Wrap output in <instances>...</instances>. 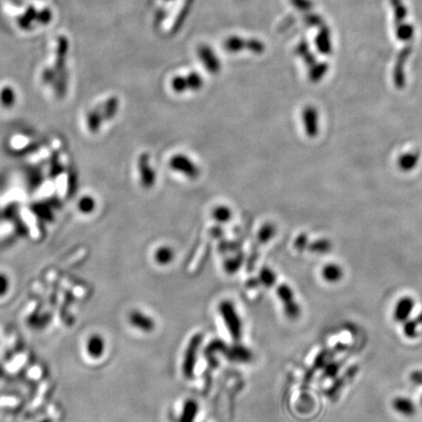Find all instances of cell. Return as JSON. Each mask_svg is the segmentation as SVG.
Listing matches in <instances>:
<instances>
[{"label": "cell", "mask_w": 422, "mask_h": 422, "mask_svg": "<svg viewBox=\"0 0 422 422\" xmlns=\"http://www.w3.org/2000/svg\"><path fill=\"white\" fill-rule=\"evenodd\" d=\"M168 164L172 170L178 172L192 180L198 179L201 175V168L199 165L184 154H176L172 156Z\"/></svg>", "instance_id": "cell-4"}, {"label": "cell", "mask_w": 422, "mask_h": 422, "mask_svg": "<svg viewBox=\"0 0 422 422\" xmlns=\"http://www.w3.org/2000/svg\"><path fill=\"white\" fill-rule=\"evenodd\" d=\"M301 119L306 135L309 138H316L320 132V114L318 109L313 105H307L302 109Z\"/></svg>", "instance_id": "cell-7"}, {"label": "cell", "mask_w": 422, "mask_h": 422, "mask_svg": "<svg viewBox=\"0 0 422 422\" xmlns=\"http://www.w3.org/2000/svg\"><path fill=\"white\" fill-rule=\"evenodd\" d=\"M391 3L393 6L395 17L396 36L401 41H409L414 34V30L411 25L406 22L407 16L406 6L404 5L402 0H391Z\"/></svg>", "instance_id": "cell-2"}, {"label": "cell", "mask_w": 422, "mask_h": 422, "mask_svg": "<svg viewBox=\"0 0 422 422\" xmlns=\"http://www.w3.org/2000/svg\"><path fill=\"white\" fill-rule=\"evenodd\" d=\"M243 262H244V254L238 253L235 256L227 258L224 261L223 267H224V270L226 271V273H228L230 275H233L240 268Z\"/></svg>", "instance_id": "cell-27"}, {"label": "cell", "mask_w": 422, "mask_h": 422, "mask_svg": "<svg viewBox=\"0 0 422 422\" xmlns=\"http://www.w3.org/2000/svg\"><path fill=\"white\" fill-rule=\"evenodd\" d=\"M128 323L131 327L144 333H151L156 329L155 320L151 316L137 309L129 313Z\"/></svg>", "instance_id": "cell-9"}, {"label": "cell", "mask_w": 422, "mask_h": 422, "mask_svg": "<svg viewBox=\"0 0 422 422\" xmlns=\"http://www.w3.org/2000/svg\"><path fill=\"white\" fill-rule=\"evenodd\" d=\"M175 253L168 246L159 247L154 253V259L158 265L165 266L170 264L174 260Z\"/></svg>", "instance_id": "cell-19"}, {"label": "cell", "mask_w": 422, "mask_h": 422, "mask_svg": "<svg viewBox=\"0 0 422 422\" xmlns=\"http://www.w3.org/2000/svg\"><path fill=\"white\" fill-rule=\"evenodd\" d=\"M209 233H210V234H211L213 237L221 238V237L223 236V234H224V231H223V229H222L220 226H214L213 228H211V229H210Z\"/></svg>", "instance_id": "cell-33"}, {"label": "cell", "mask_w": 422, "mask_h": 422, "mask_svg": "<svg viewBox=\"0 0 422 422\" xmlns=\"http://www.w3.org/2000/svg\"><path fill=\"white\" fill-rule=\"evenodd\" d=\"M10 290V279L5 274L0 272V298L5 296Z\"/></svg>", "instance_id": "cell-31"}, {"label": "cell", "mask_w": 422, "mask_h": 422, "mask_svg": "<svg viewBox=\"0 0 422 422\" xmlns=\"http://www.w3.org/2000/svg\"><path fill=\"white\" fill-rule=\"evenodd\" d=\"M203 79L197 73H191L186 77H176L171 81V88L176 93L186 91H199L203 88Z\"/></svg>", "instance_id": "cell-6"}, {"label": "cell", "mask_w": 422, "mask_h": 422, "mask_svg": "<svg viewBox=\"0 0 422 422\" xmlns=\"http://www.w3.org/2000/svg\"><path fill=\"white\" fill-rule=\"evenodd\" d=\"M419 160L420 154L418 151H408L398 157L397 165L399 169L403 172H410L417 167Z\"/></svg>", "instance_id": "cell-12"}, {"label": "cell", "mask_w": 422, "mask_h": 422, "mask_svg": "<svg viewBox=\"0 0 422 422\" xmlns=\"http://www.w3.org/2000/svg\"><path fill=\"white\" fill-rule=\"evenodd\" d=\"M277 234V227L271 222H267L262 225L257 234V240L261 245L268 244Z\"/></svg>", "instance_id": "cell-21"}, {"label": "cell", "mask_w": 422, "mask_h": 422, "mask_svg": "<svg viewBox=\"0 0 422 422\" xmlns=\"http://www.w3.org/2000/svg\"><path fill=\"white\" fill-rule=\"evenodd\" d=\"M276 293H277V296L279 298V300L282 303V305H285V304L290 303V302L295 300L294 292H293L292 288L286 283L280 284L276 289Z\"/></svg>", "instance_id": "cell-24"}, {"label": "cell", "mask_w": 422, "mask_h": 422, "mask_svg": "<svg viewBox=\"0 0 422 422\" xmlns=\"http://www.w3.org/2000/svg\"><path fill=\"white\" fill-rule=\"evenodd\" d=\"M218 311L232 339L235 342L239 341L243 335V323L234 303L230 300L221 301Z\"/></svg>", "instance_id": "cell-1"}, {"label": "cell", "mask_w": 422, "mask_h": 422, "mask_svg": "<svg viewBox=\"0 0 422 422\" xmlns=\"http://www.w3.org/2000/svg\"><path fill=\"white\" fill-rule=\"evenodd\" d=\"M97 208V201L91 195H83L78 199L77 209L83 216H89L93 214Z\"/></svg>", "instance_id": "cell-17"}, {"label": "cell", "mask_w": 422, "mask_h": 422, "mask_svg": "<svg viewBox=\"0 0 422 422\" xmlns=\"http://www.w3.org/2000/svg\"><path fill=\"white\" fill-rule=\"evenodd\" d=\"M17 104V92L12 87H3L0 90V107L3 109H12Z\"/></svg>", "instance_id": "cell-20"}, {"label": "cell", "mask_w": 422, "mask_h": 422, "mask_svg": "<svg viewBox=\"0 0 422 422\" xmlns=\"http://www.w3.org/2000/svg\"><path fill=\"white\" fill-rule=\"evenodd\" d=\"M415 306V302L414 299L410 296H403L400 298L394 308V313H393V317L394 320L397 323H405L407 321L410 316L411 313L414 309Z\"/></svg>", "instance_id": "cell-10"}, {"label": "cell", "mask_w": 422, "mask_h": 422, "mask_svg": "<svg viewBox=\"0 0 422 422\" xmlns=\"http://www.w3.org/2000/svg\"><path fill=\"white\" fill-rule=\"evenodd\" d=\"M309 244H310V242H309V237H308L307 234L301 233L295 237L294 243H293V247L297 251L302 252V251L308 249Z\"/></svg>", "instance_id": "cell-30"}, {"label": "cell", "mask_w": 422, "mask_h": 422, "mask_svg": "<svg viewBox=\"0 0 422 422\" xmlns=\"http://www.w3.org/2000/svg\"><path fill=\"white\" fill-rule=\"evenodd\" d=\"M308 250L316 254H326L332 250V243L326 237L318 238L309 244Z\"/></svg>", "instance_id": "cell-22"}, {"label": "cell", "mask_w": 422, "mask_h": 422, "mask_svg": "<svg viewBox=\"0 0 422 422\" xmlns=\"http://www.w3.org/2000/svg\"><path fill=\"white\" fill-rule=\"evenodd\" d=\"M403 332L404 335L408 339H414L418 336V327L419 325L417 322L411 319H408L405 323H403Z\"/></svg>", "instance_id": "cell-28"}, {"label": "cell", "mask_w": 422, "mask_h": 422, "mask_svg": "<svg viewBox=\"0 0 422 422\" xmlns=\"http://www.w3.org/2000/svg\"><path fill=\"white\" fill-rule=\"evenodd\" d=\"M411 382L415 385H422V371L412 372L409 376Z\"/></svg>", "instance_id": "cell-32"}, {"label": "cell", "mask_w": 422, "mask_h": 422, "mask_svg": "<svg viewBox=\"0 0 422 422\" xmlns=\"http://www.w3.org/2000/svg\"><path fill=\"white\" fill-rule=\"evenodd\" d=\"M282 306H283L284 315L289 320L294 321V320H297L300 317V315H301V307H300V305L298 304V302L295 301V300L292 301V302H290V303H287L285 305H282Z\"/></svg>", "instance_id": "cell-29"}, {"label": "cell", "mask_w": 422, "mask_h": 422, "mask_svg": "<svg viewBox=\"0 0 422 422\" xmlns=\"http://www.w3.org/2000/svg\"><path fill=\"white\" fill-rule=\"evenodd\" d=\"M199 404L194 399L185 401L178 422H195L199 413Z\"/></svg>", "instance_id": "cell-15"}, {"label": "cell", "mask_w": 422, "mask_h": 422, "mask_svg": "<svg viewBox=\"0 0 422 422\" xmlns=\"http://www.w3.org/2000/svg\"><path fill=\"white\" fill-rule=\"evenodd\" d=\"M415 321L417 322V324L419 326H422V312L420 314H418V316L415 318Z\"/></svg>", "instance_id": "cell-35"}, {"label": "cell", "mask_w": 422, "mask_h": 422, "mask_svg": "<svg viewBox=\"0 0 422 422\" xmlns=\"http://www.w3.org/2000/svg\"><path fill=\"white\" fill-rule=\"evenodd\" d=\"M420 403H421V405H422V396H421V399H420Z\"/></svg>", "instance_id": "cell-36"}, {"label": "cell", "mask_w": 422, "mask_h": 422, "mask_svg": "<svg viewBox=\"0 0 422 422\" xmlns=\"http://www.w3.org/2000/svg\"><path fill=\"white\" fill-rule=\"evenodd\" d=\"M200 57L203 61V65L210 74H218L220 72V62L215 57V55L212 53V51H210L207 48H203L200 51Z\"/></svg>", "instance_id": "cell-18"}, {"label": "cell", "mask_w": 422, "mask_h": 422, "mask_svg": "<svg viewBox=\"0 0 422 422\" xmlns=\"http://www.w3.org/2000/svg\"><path fill=\"white\" fill-rule=\"evenodd\" d=\"M226 356L230 360L247 364L252 359V352L249 348L242 344H234V346L230 348H226L225 350Z\"/></svg>", "instance_id": "cell-13"}, {"label": "cell", "mask_w": 422, "mask_h": 422, "mask_svg": "<svg viewBox=\"0 0 422 422\" xmlns=\"http://www.w3.org/2000/svg\"><path fill=\"white\" fill-rule=\"evenodd\" d=\"M258 281L266 287H272L277 281V276L271 268L264 266L259 272Z\"/></svg>", "instance_id": "cell-26"}, {"label": "cell", "mask_w": 422, "mask_h": 422, "mask_svg": "<svg viewBox=\"0 0 422 422\" xmlns=\"http://www.w3.org/2000/svg\"><path fill=\"white\" fill-rule=\"evenodd\" d=\"M212 217L220 224L228 223L233 216L232 209L227 205H217L212 210Z\"/></svg>", "instance_id": "cell-23"}, {"label": "cell", "mask_w": 422, "mask_h": 422, "mask_svg": "<svg viewBox=\"0 0 422 422\" xmlns=\"http://www.w3.org/2000/svg\"><path fill=\"white\" fill-rule=\"evenodd\" d=\"M203 336L202 333L194 334L186 347L184 358H183V364H182V372L185 378L187 379H191L194 377L197 363H198L199 352L203 343Z\"/></svg>", "instance_id": "cell-3"}, {"label": "cell", "mask_w": 422, "mask_h": 422, "mask_svg": "<svg viewBox=\"0 0 422 422\" xmlns=\"http://www.w3.org/2000/svg\"><path fill=\"white\" fill-rule=\"evenodd\" d=\"M137 168L141 186L146 190L154 187L156 181V172L151 164V156L148 153H142L138 156Z\"/></svg>", "instance_id": "cell-5"}, {"label": "cell", "mask_w": 422, "mask_h": 422, "mask_svg": "<svg viewBox=\"0 0 422 422\" xmlns=\"http://www.w3.org/2000/svg\"><path fill=\"white\" fill-rule=\"evenodd\" d=\"M106 340L103 335L94 333L90 335L85 343V352L94 359H101L106 352Z\"/></svg>", "instance_id": "cell-11"}, {"label": "cell", "mask_w": 422, "mask_h": 422, "mask_svg": "<svg viewBox=\"0 0 422 422\" xmlns=\"http://www.w3.org/2000/svg\"><path fill=\"white\" fill-rule=\"evenodd\" d=\"M327 370H328V371H327L326 375H328L329 376H333V375H335V374L337 373V371H338V367H337V366H335V365H331V366H329V367H328Z\"/></svg>", "instance_id": "cell-34"}, {"label": "cell", "mask_w": 422, "mask_h": 422, "mask_svg": "<svg viewBox=\"0 0 422 422\" xmlns=\"http://www.w3.org/2000/svg\"><path fill=\"white\" fill-rule=\"evenodd\" d=\"M343 269L339 264L328 263L322 269V277L329 283H335L343 278Z\"/></svg>", "instance_id": "cell-16"}, {"label": "cell", "mask_w": 422, "mask_h": 422, "mask_svg": "<svg viewBox=\"0 0 422 422\" xmlns=\"http://www.w3.org/2000/svg\"><path fill=\"white\" fill-rule=\"evenodd\" d=\"M411 54V46L407 45L400 51L393 71V82L397 89L402 90L406 86V64Z\"/></svg>", "instance_id": "cell-8"}, {"label": "cell", "mask_w": 422, "mask_h": 422, "mask_svg": "<svg viewBox=\"0 0 422 422\" xmlns=\"http://www.w3.org/2000/svg\"><path fill=\"white\" fill-rule=\"evenodd\" d=\"M392 406L396 412L406 417L413 416L416 411L415 404L409 398L403 396L396 397L392 402Z\"/></svg>", "instance_id": "cell-14"}, {"label": "cell", "mask_w": 422, "mask_h": 422, "mask_svg": "<svg viewBox=\"0 0 422 422\" xmlns=\"http://www.w3.org/2000/svg\"><path fill=\"white\" fill-rule=\"evenodd\" d=\"M328 66L326 63H316L310 67L309 78L312 82H319L328 73Z\"/></svg>", "instance_id": "cell-25"}]
</instances>
